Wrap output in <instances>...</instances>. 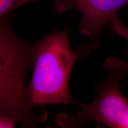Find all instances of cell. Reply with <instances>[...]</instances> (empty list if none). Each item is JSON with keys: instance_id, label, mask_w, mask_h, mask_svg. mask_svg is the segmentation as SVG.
<instances>
[{"instance_id": "obj_4", "label": "cell", "mask_w": 128, "mask_h": 128, "mask_svg": "<svg viewBox=\"0 0 128 128\" xmlns=\"http://www.w3.org/2000/svg\"><path fill=\"white\" fill-rule=\"evenodd\" d=\"M126 6L128 0H74L73 7L81 15L80 32L87 38L84 44L90 52L99 47L104 29Z\"/></svg>"}, {"instance_id": "obj_7", "label": "cell", "mask_w": 128, "mask_h": 128, "mask_svg": "<svg viewBox=\"0 0 128 128\" xmlns=\"http://www.w3.org/2000/svg\"><path fill=\"white\" fill-rule=\"evenodd\" d=\"M15 123L13 119L8 116L0 114V128H14Z\"/></svg>"}, {"instance_id": "obj_6", "label": "cell", "mask_w": 128, "mask_h": 128, "mask_svg": "<svg viewBox=\"0 0 128 128\" xmlns=\"http://www.w3.org/2000/svg\"><path fill=\"white\" fill-rule=\"evenodd\" d=\"M109 26L112 32L128 42V28L122 23L118 15L112 19Z\"/></svg>"}, {"instance_id": "obj_5", "label": "cell", "mask_w": 128, "mask_h": 128, "mask_svg": "<svg viewBox=\"0 0 128 128\" xmlns=\"http://www.w3.org/2000/svg\"><path fill=\"white\" fill-rule=\"evenodd\" d=\"M39 0H0V17L10 13L14 9ZM59 12H64L73 7L74 0H55Z\"/></svg>"}, {"instance_id": "obj_8", "label": "cell", "mask_w": 128, "mask_h": 128, "mask_svg": "<svg viewBox=\"0 0 128 128\" xmlns=\"http://www.w3.org/2000/svg\"><path fill=\"white\" fill-rule=\"evenodd\" d=\"M127 56H128V54H127Z\"/></svg>"}, {"instance_id": "obj_3", "label": "cell", "mask_w": 128, "mask_h": 128, "mask_svg": "<svg viewBox=\"0 0 128 128\" xmlns=\"http://www.w3.org/2000/svg\"><path fill=\"white\" fill-rule=\"evenodd\" d=\"M103 67L105 78L96 86L97 94L92 104L75 102L79 110L73 117L76 124L96 122L112 128H128V98L120 90L121 81L128 71L124 60L109 57Z\"/></svg>"}, {"instance_id": "obj_1", "label": "cell", "mask_w": 128, "mask_h": 128, "mask_svg": "<svg viewBox=\"0 0 128 128\" xmlns=\"http://www.w3.org/2000/svg\"><path fill=\"white\" fill-rule=\"evenodd\" d=\"M10 13L0 17V114L23 127L34 128L42 120L33 110L26 80L38 41L19 39L12 29Z\"/></svg>"}, {"instance_id": "obj_2", "label": "cell", "mask_w": 128, "mask_h": 128, "mask_svg": "<svg viewBox=\"0 0 128 128\" xmlns=\"http://www.w3.org/2000/svg\"><path fill=\"white\" fill-rule=\"evenodd\" d=\"M90 53L84 44L76 52L72 49L67 28L38 41L28 87L32 106L75 103L70 94V76L75 64Z\"/></svg>"}]
</instances>
